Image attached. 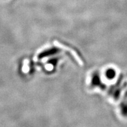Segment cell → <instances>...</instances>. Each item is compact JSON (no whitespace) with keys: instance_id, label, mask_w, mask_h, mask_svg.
<instances>
[{"instance_id":"obj_3","label":"cell","mask_w":127,"mask_h":127,"mask_svg":"<svg viewBox=\"0 0 127 127\" xmlns=\"http://www.w3.org/2000/svg\"><path fill=\"white\" fill-rule=\"evenodd\" d=\"M120 111L123 117H127V100L121 103Z\"/></svg>"},{"instance_id":"obj_1","label":"cell","mask_w":127,"mask_h":127,"mask_svg":"<svg viewBox=\"0 0 127 127\" xmlns=\"http://www.w3.org/2000/svg\"><path fill=\"white\" fill-rule=\"evenodd\" d=\"M127 86V84L126 83V82H125V83L122 84L121 86L115 89V90L111 92V93H109V94L112 95V97H113L114 99L116 100V101H117V100H118L119 98H120L123 90H124V89H125V88H126Z\"/></svg>"},{"instance_id":"obj_4","label":"cell","mask_w":127,"mask_h":127,"mask_svg":"<svg viewBox=\"0 0 127 127\" xmlns=\"http://www.w3.org/2000/svg\"><path fill=\"white\" fill-rule=\"evenodd\" d=\"M106 77L109 79H112L115 77L116 71L113 68H109L105 72Z\"/></svg>"},{"instance_id":"obj_2","label":"cell","mask_w":127,"mask_h":127,"mask_svg":"<svg viewBox=\"0 0 127 127\" xmlns=\"http://www.w3.org/2000/svg\"><path fill=\"white\" fill-rule=\"evenodd\" d=\"M93 84L94 86H101L102 88H105V86L104 84H102L101 81L99 76L98 74H95L93 79Z\"/></svg>"},{"instance_id":"obj_5","label":"cell","mask_w":127,"mask_h":127,"mask_svg":"<svg viewBox=\"0 0 127 127\" xmlns=\"http://www.w3.org/2000/svg\"><path fill=\"white\" fill-rule=\"evenodd\" d=\"M124 99H127V90L126 91V92L125 93L124 95Z\"/></svg>"}]
</instances>
